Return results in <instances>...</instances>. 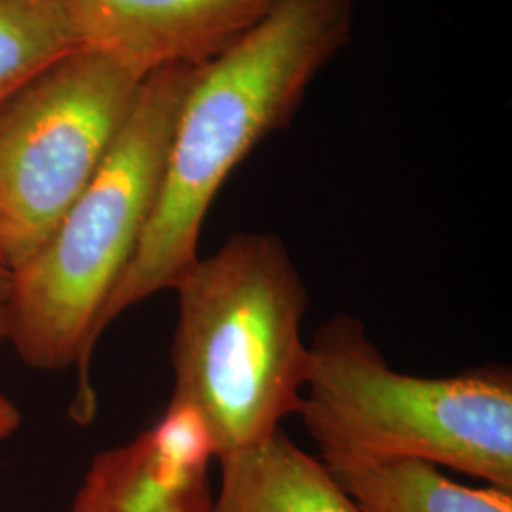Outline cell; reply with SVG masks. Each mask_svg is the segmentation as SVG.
<instances>
[{
    "instance_id": "cell-1",
    "label": "cell",
    "mask_w": 512,
    "mask_h": 512,
    "mask_svg": "<svg viewBox=\"0 0 512 512\" xmlns=\"http://www.w3.org/2000/svg\"><path fill=\"white\" fill-rule=\"evenodd\" d=\"M353 21L355 0H279L251 33L198 67L177 114L154 209L95 323V344L118 315L175 289L198 262L203 222L222 184L293 120L313 80L348 44Z\"/></svg>"
},
{
    "instance_id": "cell-2",
    "label": "cell",
    "mask_w": 512,
    "mask_h": 512,
    "mask_svg": "<svg viewBox=\"0 0 512 512\" xmlns=\"http://www.w3.org/2000/svg\"><path fill=\"white\" fill-rule=\"evenodd\" d=\"M173 291L169 406L200 420L215 458L270 439L300 412L310 372L300 332L310 298L287 245L272 232H239Z\"/></svg>"
},
{
    "instance_id": "cell-3",
    "label": "cell",
    "mask_w": 512,
    "mask_h": 512,
    "mask_svg": "<svg viewBox=\"0 0 512 512\" xmlns=\"http://www.w3.org/2000/svg\"><path fill=\"white\" fill-rule=\"evenodd\" d=\"M198 67L148 74L95 177L37 255L10 274L6 342L31 368H78L73 416L80 421L95 414L93 329L145 232Z\"/></svg>"
},
{
    "instance_id": "cell-4",
    "label": "cell",
    "mask_w": 512,
    "mask_h": 512,
    "mask_svg": "<svg viewBox=\"0 0 512 512\" xmlns=\"http://www.w3.org/2000/svg\"><path fill=\"white\" fill-rule=\"evenodd\" d=\"M308 349L298 416L325 465L421 459L512 490L511 368L403 374L346 313L323 323Z\"/></svg>"
},
{
    "instance_id": "cell-5",
    "label": "cell",
    "mask_w": 512,
    "mask_h": 512,
    "mask_svg": "<svg viewBox=\"0 0 512 512\" xmlns=\"http://www.w3.org/2000/svg\"><path fill=\"white\" fill-rule=\"evenodd\" d=\"M143 80L80 46L0 105V266L10 274L54 234L105 162Z\"/></svg>"
},
{
    "instance_id": "cell-6",
    "label": "cell",
    "mask_w": 512,
    "mask_h": 512,
    "mask_svg": "<svg viewBox=\"0 0 512 512\" xmlns=\"http://www.w3.org/2000/svg\"><path fill=\"white\" fill-rule=\"evenodd\" d=\"M82 46L145 80L173 65L224 54L279 0H67Z\"/></svg>"
},
{
    "instance_id": "cell-7",
    "label": "cell",
    "mask_w": 512,
    "mask_h": 512,
    "mask_svg": "<svg viewBox=\"0 0 512 512\" xmlns=\"http://www.w3.org/2000/svg\"><path fill=\"white\" fill-rule=\"evenodd\" d=\"M211 458L200 420L167 406L137 439L93 458L69 512H213Z\"/></svg>"
},
{
    "instance_id": "cell-8",
    "label": "cell",
    "mask_w": 512,
    "mask_h": 512,
    "mask_svg": "<svg viewBox=\"0 0 512 512\" xmlns=\"http://www.w3.org/2000/svg\"><path fill=\"white\" fill-rule=\"evenodd\" d=\"M219 463L213 512H359L327 465L298 448L283 429Z\"/></svg>"
},
{
    "instance_id": "cell-9",
    "label": "cell",
    "mask_w": 512,
    "mask_h": 512,
    "mask_svg": "<svg viewBox=\"0 0 512 512\" xmlns=\"http://www.w3.org/2000/svg\"><path fill=\"white\" fill-rule=\"evenodd\" d=\"M359 512H512V490L469 488L421 459L327 465Z\"/></svg>"
},
{
    "instance_id": "cell-10",
    "label": "cell",
    "mask_w": 512,
    "mask_h": 512,
    "mask_svg": "<svg viewBox=\"0 0 512 512\" xmlns=\"http://www.w3.org/2000/svg\"><path fill=\"white\" fill-rule=\"evenodd\" d=\"M80 46L67 0H0V105Z\"/></svg>"
},
{
    "instance_id": "cell-11",
    "label": "cell",
    "mask_w": 512,
    "mask_h": 512,
    "mask_svg": "<svg viewBox=\"0 0 512 512\" xmlns=\"http://www.w3.org/2000/svg\"><path fill=\"white\" fill-rule=\"evenodd\" d=\"M21 425L18 406L0 393V440L12 437Z\"/></svg>"
},
{
    "instance_id": "cell-12",
    "label": "cell",
    "mask_w": 512,
    "mask_h": 512,
    "mask_svg": "<svg viewBox=\"0 0 512 512\" xmlns=\"http://www.w3.org/2000/svg\"><path fill=\"white\" fill-rule=\"evenodd\" d=\"M10 296V272L0 266V346L6 342V304Z\"/></svg>"
}]
</instances>
